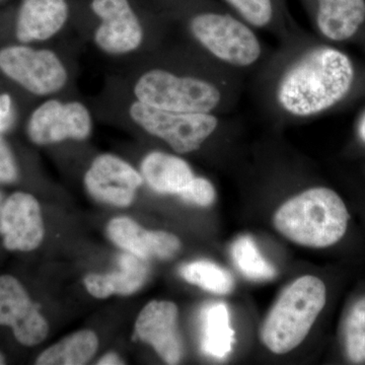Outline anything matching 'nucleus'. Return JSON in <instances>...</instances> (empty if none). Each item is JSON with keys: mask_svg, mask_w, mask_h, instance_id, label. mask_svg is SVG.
I'll use <instances>...</instances> for the list:
<instances>
[{"mask_svg": "<svg viewBox=\"0 0 365 365\" xmlns=\"http://www.w3.org/2000/svg\"><path fill=\"white\" fill-rule=\"evenodd\" d=\"M107 235L120 249L148 261L169 260L181 250V242L176 235L145 230L126 216L113 218L108 223Z\"/></svg>", "mask_w": 365, "mask_h": 365, "instance_id": "15", "label": "nucleus"}, {"mask_svg": "<svg viewBox=\"0 0 365 365\" xmlns=\"http://www.w3.org/2000/svg\"><path fill=\"white\" fill-rule=\"evenodd\" d=\"M0 326L11 328L16 341L26 347L40 344L49 333L40 307L11 275L0 276Z\"/></svg>", "mask_w": 365, "mask_h": 365, "instance_id": "12", "label": "nucleus"}, {"mask_svg": "<svg viewBox=\"0 0 365 365\" xmlns=\"http://www.w3.org/2000/svg\"><path fill=\"white\" fill-rule=\"evenodd\" d=\"M354 78V66L347 54L332 46H314L281 74L276 83V104L290 117L317 116L348 95Z\"/></svg>", "mask_w": 365, "mask_h": 365, "instance_id": "4", "label": "nucleus"}, {"mask_svg": "<svg viewBox=\"0 0 365 365\" xmlns=\"http://www.w3.org/2000/svg\"><path fill=\"white\" fill-rule=\"evenodd\" d=\"M19 176L20 170L16 155L4 138V134L0 133V182L13 184L18 181Z\"/></svg>", "mask_w": 365, "mask_h": 365, "instance_id": "26", "label": "nucleus"}, {"mask_svg": "<svg viewBox=\"0 0 365 365\" xmlns=\"http://www.w3.org/2000/svg\"><path fill=\"white\" fill-rule=\"evenodd\" d=\"M73 14L74 0H21L14 16V43H56L73 26Z\"/></svg>", "mask_w": 365, "mask_h": 365, "instance_id": "10", "label": "nucleus"}, {"mask_svg": "<svg viewBox=\"0 0 365 365\" xmlns=\"http://www.w3.org/2000/svg\"><path fill=\"white\" fill-rule=\"evenodd\" d=\"M230 253L235 266L249 279L264 281L275 277V268L262 256L256 242L249 235L235 240Z\"/></svg>", "mask_w": 365, "mask_h": 365, "instance_id": "22", "label": "nucleus"}, {"mask_svg": "<svg viewBox=\"0 0 365 365\" xmlns=\"http://www.w3.org/2000/svg\"><path fill=\"white\" fill-rule=\"evenodd\" d=\"M319 33L332 42H344L365 23V0H304Z\"/></svg>", "mask_w": 365, "mask_h": 365, "instance_id": "16", "label": "nucleus"}, {"mask_svg": "<svg viewBox=\"0 0 365 365\" xmlns=\"http://www.w3.org/2000/svg\"><path fill=\"white\" fill-rule=\"evenodd\" d=\"M346 350L353 362H365V297L360 299L348 317L345 327Z\"/></svg>", "mask_w": 365, "mask_h": 365, "instance_id": "24", "label": "nucleus"}, {"mask_svg": "<svg viewBox=\"0 0 365 365\" xmlns=\"http://www.w3.org/2000/svg\"><path fill=\"white\" fill-rule=\"evenodd\" d=\"M179 196L185 202L207 207L215 202L216 192L215 186L209 180L196 176Z\"/></svg>", "mask_w": 365, "mask_h": 365, "instance_id": "25", "label": "nucleus"}, {"mask_svg": "<svg viewBox=\"0 0 365 365\" xmlns=\"http://www.w3.org/2000/svg\"><path fill=\"white\" fill-rule=\"evenodd\" d=\"M150 275L148 261L125 252L118 258V269L111 273H91L83 284L96 299H108L112 295H131L145 284Z\"/></svg>", "mask_w": 365, "mask_h": 365, "instance_id": "17", "label": "nucleus"}, {"mask_svg": "<svg viewBox=\"0 0 365 365\" xmlns=\"http://www.w3.org/2000/svg\"><path fill=\"white\" fill-rule=\"evenodd\" d=\"M6 357L4 356V354H2L1 351H0V365L6 364Z\"/></svg>", "mask_w": 365, "mask_h": 365, "instance_id": "30", "label": "nucleus"}, {"mask_svg": "<svg viewBox=\"0 0 365 365\" xmlns=\"http://www.w3.org/2000/svg\"><path fill=\"white\" fill-rule=\"evenodd\" d=\"M0 235L9 251L31 252L45 237L44 220L37 199L26 192H14L0 210Z\"/></svg>", "mask_w": 365, "mask_h": 365, "instance_id": "13", "label": "nucleus"}, {"mask_svg": "<svg viewBox=\"0 0 365 365\" xmlns=\"http://www.w3.org/2000/svg\"><path fill=\"white\" fill-rule=\"evenodd\" d=\"M359 134L360 138L362 139V141L365 143V112L364 114L362 115L361 118L359 120Z\"/></svg>", "mask_w": 365, "mask_h": 365, "instance_id": "29", "label": "nucleus"}, {"mask_svg": "<svg viewBox=\"0 0 365 365\" xmlns=\"http://www.w3.org/2000/svg\"><path fill=\"white\" fill-rule=\"evenodd\" d=\"M83 184L88 193L98 202L128 207L144 181L140 172L124 158L103 153L93 158L86 170Z\"/></svg>", "mask_w": 365, "mask_h": 365, "instance_id": "11", "label": "nucleus"}, {"mask_svg": "<svg viewBox=\"0 0 365 365\" xmlns=\"http://www.w3.org/2000/svg\"><path fill=\"white\" fill-rule=\"evenodd\" d=\"M98 348L97 334L91 330L78 331L44 350L38 356L36 364H86L95 356Z\"/></svg>", "mask_w": 365, "mask_h": 365, "instance_id": "20", "label": "nucleus"}, {"mask_svg": "<svg viewBox=\"0 0 365 365\" xmlns=\"http://www.w3.org/2000/svg\"><path fill=\"white\" fill-rule=\"evenodd\" d=\"M235 16L253 29H269L282 18L281 0H223Z\"/></svg>", "mask_w": 365, "mask_h": 365, "instance_id": "23", "label": "nucleus"}, {"mask_svg": "<svg viewBox=\"0 0 365 365\" xmlns=\"http://www.w3.org/2000/svg\"><path fill=\"white\" fill-rule=\"evenodd\" d=\"M93 110L98 118L114 120L163 141L177 155L200 150L220 124L217 114L168 111L143 104L109 81Z\"/></svg>", "mask_w": 365, "mask_h": 365, "instance_id": "5", "label": "nucleus"}, {"mask_svg": "<svg viewBox=\"0 0 365 365\" xmlns=\"http://www.w3.org/2000/svg\"><path fill=\"white\" fill-rule=\"evenodd\" d=\"M2 195H1V193H0V210H1V207H2Z\"/></svg>", "mask_w": 365, "mask_h": 365, "instance_id": "31", "label": "nucleus"}, {"mask_svg": "<svg viewBox=\"0 0 365 365\" xmlns=\"http://www.w3.org/2000/svg\"><path fill=\"white\" fill-rule=\"evenodd\" d=\"M139 172L144 184L163 195H180L196 177L191 165L180 155L160 150L146 153Z\"/></svg>", "mask_w": 365, "mask_h": 365, "instance_id": "18", "label": "nucleus"}, {"mask_svg": "<svg viewBox=\"0 0 365 365\" xmlns=\"http://www.w3.org/2000/svg\"><path fill=\"white\" fill-rule=\"evenodd\" d=\"M18 121V106L13 93L0 91V133L13 130Z\"/></svg>", "mask_w": 365, "mask_h": 365, "instance_id": "27", "label": "nucleus"}, {"mask_svg": "<svg viewBox=\"0 0 365 365\" xmlns=\"http://www.w3.org/2000/svg\"><path fill=\"white\" fill-rule=\"evenodd\" d=\"M93 109L71 93L43 98L29 114L26 133L38 146L88 140L93 130Z\"/></svg>", "mask_w": 365, "mask_h": 365, "instance_id": "9", "label": "nucleus"}, {"mask_svg": "<svg viewBox=\"0 0 365 365\" xmlns=\"http://www.w3.org/2000/svg\"><path fill=\"white\" fill-rule=\"evenodd\" d=\"M326 299V287L319 278H297L280 295L264 323L261 338L266 347L275 354H285L302 344Z\"/></svg>", "mask_w": 365, "mask_h": 365, "instance_id": "8", "label": "nucleus"}, {"mask_svg": "<svg viewBox=\"0 0 365 365\" xmlns=\"http://www.w3.org/2000/svg\"><path fill=\"white\" fill-rule=\"evenodd\" d=\"M0 74L34 98L71 93L76 68L59 46L6 43L0 46Z\"/></svg>", "mask_w": 365, "mask_h": 365, "instance_id": "7", "label": "nucleus"}, {"mask_svg": "<svg viewBox=\"0 0 365 365\" xmlns=\"http://www.w3.org/2000/svg\"><path fill=\"white\" fill-rule=\"evenodd\" d=\"M180 275L187 282L215 294H230L234 289V278L228 271L210 261L200 260L185 264Z\"/></svg>", "mask_w": 365, "mask_h": 365, "instance_id": "21", "label": "nucleus"}, {"mask_svg": "<svg viewBox=\"0 0 365 365\" xmlns=\"http://www.w3.org/2000/svg\"><path fill=\"white\" fill-rule=\"evenodd\" d=\"M349 213L341 197L325 187L307 189L283 204L274 215V225L289 241L327 248L342 239Z\"/></svg>", "mask_w": 365, "mask_h": 365, "instance_id": "6", "label": "nucleus"}, {"mask_svg": "<svg viewBox=\"0 0 365 365\" xmlns=\"http://www.w3.org/2000/svg\"><path fill=\"white\" fill-rule=\"evenodd\" d=\"M98 365H117L124 364L123 360L120 359L116 353H108L98 361Z\"/></svg>", "mask_w": 365, "mask_h": 365, "instance_id": "28", "label": "nucleus"}, {"mask_svg": "<svg viewBox=\"0 0 365 365\" xmlns=\"http://www.w3.org/2000/svg\"><path fill=\"white\" fill-rule=\"evenodd\" d=\"M109 83L138 102L168 111L218 114L227 100L223 86L202 69L163 60L158 50Z\"/></svg>", "mask_w": 365, "mask_h": 365, "instance_id": "2", "label": "nucleus"}, {"mask_svg": "<svg viewBox=\"0 0 365 365\" xmlns=\"http://www.w3.org/2000/svg\"><path fill=\"white\" fill-rule=\"evenodd\" d=\"M168 25L151 0H74L73 28L103 56L126 66L157 51Z\"/></svg>", "mask_w": 365, "mask_h": 365, "instance_id": "1", "label": "nucleus"}, {"mask_svg": "<svg viewBox=\"0 0 365 365\" xmlns=\"http://www.w3.org/2000/svg\"><path fill=\"white\" fill-rule=\"evenodd\" d=\"M178 314L179 311L174 302L153 300L141 309L136 319V337L150 345L168 364H179L182 359Z\"/></svg>", "mask_w": 365, "mask_h": 365, "instance_id": "14", "label": "nucleus"}, {"mask_svg": "<svg viewBox=\"0 0 365 365\" xmlns=\"http://www.w3.org/2000/svg\"><path fill=\"white\" fill-rule=\"evenodd\" d=\"M201 347L205 354L222 359L230 354L235 343V332L230 326V312L222 302L209 304L202 314Z\"/></svg>", "mask_w": 365, "mask_h": 365, "instance_id": "19", "label": "nucleus"}, {"mask_svg": "<svg viewBox=\"0 0 365 365\" xmlns=\"http://www.w3.org/2000/svg\"><path fill=\"white\" fill-rule=\"evenodd\" d=\"M169 25L186 34L198 51L223 66H255L263 47L254 29L212 0H151Z\"/></svg>", "mask_w": 365, "mask_h": 365, "instance_id": "3", "label": "nucleus"}]
</instances>
